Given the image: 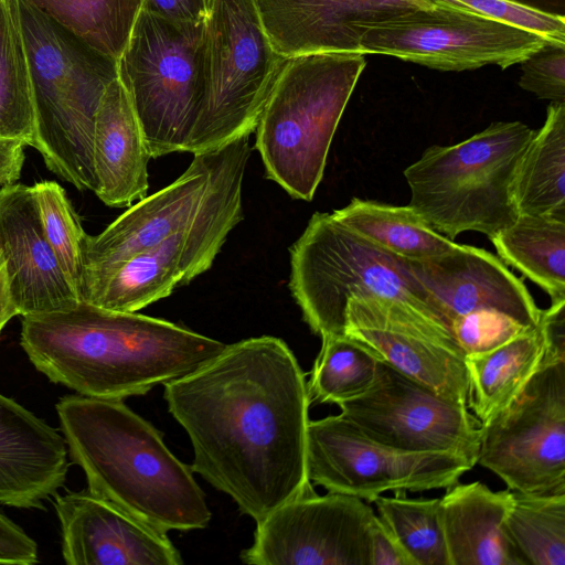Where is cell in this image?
I'll use <instances>...</instances> for the list:
<instances>
[{"mask_svg":"<svg viewBox=\"0 0 565 565\" xmlns=\"http://www.w3.org/2000/svg\"><path fill=\"white\" fill-rule=\"evenodd\" d=\"M150 159L142 129L119 77L106 87L95 116L93 167L97 198L129 206L147 196Z\"/></svg>","mask_w":565,"mask_h":565,"instance_id":"obj_23","label":"cell"},{"mask_svg":"<svg viewBox=\"0 0 565 565\" xmlns=\"http://www.w3.org/2000/svg\"><path fill=\"white\" fill-rule=\"evenodd\" d=\"M38 563L36 543L15 523L0 513V564Z\"/></svg>","mask_w":565,"mask_h":565,"instance_id":"obj_38","label":"cell"},{"mask_svg":"<svg viewBox=\"0 0 565 565\" xmlns=\"http://www.w3.org/2000/svg\"><path fill=\"white\" fill-rule=\"evenodd\" d=\"M344 333L403 374L467 405L465 353L452 333L401 301L366 296L349 300Z\"/></svg>","mask_w":565,"mask_h":565,"instance_id":"obj_17","label":"cell"},{"mask_svg":"<svg viewBox=\"0 0 565 565\" xmlns=\"http://www.w3.org/2000/svg\"><path fill=\"white\" fill-rule=\"evenodd\" d=\"M275 51L290 57L313 53H362L360 23L391 19L425 0H254ZM363 54V53H362Z\"/></svg>","mask_w":565,"mask_h":565,"instance_id":"obj_20","label":"cell"},{"mask_svg":"<svg viewBox=\"0 0 565 565\" xmlns=\"http://www.w3.org/2000/svg\"><path fill=\"white\" fill-rule=\"evenodd\" d=\"M34 113L28 60L14 0H0V139L31 146Z\"/></svg>","mask_w":565,"mask_h":565,"instance_id":"obj_31","label":"cell"},{"mask_svg":"<svg viewBox=\"0 0 565 565\" xmlns=\"http://www.w3.org/2000/svg\"><path fill=\"white\" fill-rule=\"evenodd\" d=\"M373 503L414 565H450L440 498L381 494Z\"/></svg>","mask_w":565,"mask_h":565,"instance_id":"obj_33","label":"cell"},{"mask_svg":"<svg viewBox=\"0 0 565 565\" xmlns=\"http://www.w3.org/2000/svg\"><path fill=\"white\" fill-rule=\"evenodd\" d=\"M519 214L565 211V103H551L522 153L512 181Z\"/></svg>","mask_w":565,"mask_h":565,"instance_id":"obj_27","label":"cell"},{"mask_svg":"<svg viewBox=\"0 0 565 565\" xmlns=\"http://www.w3.org/2000/svg\"><path fill=\"white\" fill-rule=\"evenodd\" d=\"M520 64L521 88L551 103H565V46L546 43Z\"/></svg>","mask_w":565,"mask_h":565,"instance_id":"obj_37","label":"cell"},{"mask_svg":"<svg viewBox=\"0 0 565 565\" xmlns=\"http://www.w3.org/2000/svg\"><path fill=\"white\" fill-rule=\"evenodd\" d=\"M374 441L408 452H451L478 461L481 424L466 404L444 397L379 360L372 385L338 404Z\"/></svg>","mask_w":565,"mask_h":565,"instance_id":"obj_14","label":"cell"},{"mask_svg":"<svg viewBox=\"0 0 565 565\" xmlns=\"http://www.w3.org/2000/svg\"><path fill=\"white\" fill-rule=\"evenodd\" d=\"M14 1L34 113L30 147L55 175L94 192L95 116L106 87L118 77L117 60L24 1Z\"/></svg>","mask_w":565,"mask_h":565,"instance_id":"obj_4","label":"cell"},{"mask_svg":"<svg viewBox=\"0 0 565 565\" xmlns=\"http://www.w3.org/2000/svg\"><path fill=\"white\" fill-rule=\"evenodd\" d=\"M374 515L360 498L312 491L257 521L241 558L252 565H371Z\"/></svg>","mask_w":565,"mask_h":565,"instance_id":"obj_15","label":"cell"},{"mask_svg":"<svg viewBox=\"0 0 565 565\" xmlns=\"http://www.w3.org/2000/svg\"><path fill=\"white\" fill-rule=\"evenodd\" d=\"M333 217L377 246L403 258L443 255L459 244L436 232L412 206L353 198Z\"/></svg>","mask_w":565,"mask_h":565,"instance_id":"obj_28","label":"cell"},{"mask_svg":"<svg viewBox=\"0 0 565 565\" xmlns=\"http://www.w3.org/2000/svg\"><path fill=\"white\" fill-rule=\"evenodd\" d=\"M0 254L20 316L65 310L82 301L44 235L30 185L0 188Z\"/></svg>","mask_w":565,"mask_h":565,"instance_id":"obj_21","label":"cell"},{"mask_svg":"<svg viewBox=\"0 0 565 565\" xmlns=\"http://www.w3.org/2000/svg\"><path fill=\"white\" fill-rule=\"evenodd\" d=\"M98 52L118 60L142 0H22Z\"/></svg>","mask_w":565,"mask_h":565,"instance_id":"obj_29","label":"cell"},{"mask_svg":"<svg viewBox=\"0 0 565 565\" xmlns=\"http://www.w3.org/2000/svg\"><path fill=\"white\" fill-rule=\"evenodd\" d=\"M450 328L465 355L492 351L532 329L494 310H478L457 316L452 318Z\"/></svg>","mask_w":565,"mask_h":565,"instance_id":"obj_36","label":"cell"},{"mask_svg":"<svg viewBox=\"0 0 565 565\" xmlns=\"http://www.w3.org/2000/svg\"><path fill=\"white\" fill-rule=\"evenodd\" d=\"M490 241L499 258L540 286L552 302L565 300V211L519 214Z\"/></svg>","mask_w":565,"mask_h":565,"instance_id":"obj_26","label":"cell"},{"mask_svg":"<svg viewBox=\"0 0 565 565\" xmlns=\"http://www.w3.org/2000/svg\"><path fill=\"white\" fill-rule=\"evenodd\" d=\"M535 130L497 121L451 146L434 145L404 170L412 206L436 232L489 238L519 216L512 199L518 162Z\"/></svg>","mask_w":565,"mask_h":565,"instance_id":"obj_7","label":"cell"},{"mask_svg":"<svg viewBox=\"0 0 565 565\" xmlns=\"http://www.w3.org/2000/svg\"><path fill=\"white\" fill-rule=\"evenodd\" d=\"M472 467L451 452H408L374 441L341 414L309 420L307 428L309 480L366 502L386 491L447 489Z\"/></svg>","mask_w":565,"mask_h":565,"instance_id":"obj_12","label":"cell"},{"mask_svg":"<svg viewBox=\"0 0 565 565\" xmlns=\"http://www.w3.org/2000/svg\"><path fill=\"white\" fill-rule=\"evenodd\" d=\"M204 22H173L141 8L117 60L150 158L186 151L202 102Z\"/></svg>","mask_w":565,"mask_h":565,"instance_id":"obj_9","label":"cell"},{"mask_svg":"<svg viewBox=\"0 0 565 565\" xmlns=\"http://www.w3.org/2000/svg\"><path fill=\"white\" fill-rule=\"evenodd\" d=\"M56 412L92 493L163 532L207 526L211 512L190 466L122 399L67 395Z\"/></svg>","mask_w":565,"mask_h":565,"instance_id":"obj_3","label":"cell"},{"mask_svg":"<svg viewBox=\"0 0 565 565\" xmlns=\"http://www.w3.org/2000/svg\"><path fill=\"white\" fill-rule=\"evenodd\" d=\"M545 349L537 324L492 351L465 356L467 407L481 426L490 423L523 390L541 366Z\"/></svg>","mask_w":565,"mask_h":565,"instance_id":"obj_25","label":"cell"},{"mask_svg":"<svg viewBox=\"0 0 565 565\" xmlns=\"http://www.w3.org/2000/svg\"><path fill=\"white\" fill-rule=\"evenodd\" d=\"M68 565H180L167 536L88 489L54 494Z\"/></svg>","mask_w":565,"mask_h":565,"instance_id":"obj_18","label":"cell"},{"mask_svg":"<svg viewBox=\"0 0 565 565\" xmlns=\"http://www.w3.org/2000/svg\"><path fill=\"white\" fill-rule=\"evenodd\" d=\"M534 32L550 43L565 46V17L541 12L509 0H425Z\"/></svg>","mask_w":565,"mask_h":565,"instance_id":"obj_35","label":"cell"},{"mask_svg":"<svg viewBox=\"0 0 565 565\" xmlns=\"http://www.w3.org/2000/svg\"><path fill=\"white\" fill-rule=\"evenodd\" d=\"M290 269L291 294L303 320L321 338L343 334L349 300L366 296L401 301L451 332L406 258L364 238L331 213L311 216L290 248Z\"/></svg>","mask_w":565,"mask_h":565,"instance_id":"obj_6","label":"cell"},{"mask_svg":"<svg viewBox=\"0 0 565 565\" xmlns=\"http://www.w3.org/2000/svg\"><path fill=\"white\" fill-rule=\"evenodd\" d=\"M64 437L33 413L0 394V503L44 509L67 472Z\"/></svg>","mask_w":565,"mask_h":565,"instance_id":"obj_22","label":"cell"},{"mask_svg":"<svg viewBox=\"0 0 565 565\" xmlns=\"http://www.w3.org/2000/svg\"><path fill=\"white\" fill-rule=\"evenodd\" d=\"M518 4L525 6L527 8L565 17V0H509Z\"/></svg>","mask_w":565,"mask_h":565,"instance_id":"obj_44","label":"cell"},{"mask_svg":"<svg viewBox=\"0 0 565 565\" xmlns=\"http://www.w3.org/2000/svg\"><path fill=\"white\" fill-rule=\"evenodd\" d=\"M285 58L273 47L254 0H213L204 22L202 102L186 151L249 136Z\"/></svg>","mask_w":565,"mask_h":565,"instance_id":"obj_8","label":"cell"},{"mask_svg":"<svg viewBox=\"0 0 565 565\" xmlns=\"http://www.w3.org/2000/svg\"><path fill=\"white\" fill-rule=\"evenodd\" d=\"M18 315L19 310L11 295L6 264L0 254V333L3 327Z\"/></svg>","mask_w":565,"mask_h":565,"instance_id":"obj_43","label":"cell"},{"mask_svg":"<svg viewBox=\"0 0 565 565\" xmlns=\"http://www.w3.org/2000/svg\"><path fill=\"white\" fill-rule=\"evenodd\" d=\"M1 188V186H0Z\"/></svg>","mask_w":565,"mask_h":565,"instance_id":"obj_45","label":"cell"},{"mask_svg":"<svg viewBox=\"0 0 565 565\" xmlns=\"http://www.w3.org/2000/svg\"><path fill=\"white\" fill-rule=\"evenodd\" d=\"M512 500V490L480 481L447 488L440 507L450 565H525L504 526Z\"/></svg>","mask_w":565,"mask_h":565,"instance_id":"obj_24","label":"cell"},{"mask_svg":"<svg viewBox=\"0 0 565 565\" xmlns=\"http://www.w3.org/2000/svg\"><path fill=\"white\" fill-rule=\"evenodd\" d=\"M247 162L230 171L191 223L85 285L82 300L108 310L137 312L210 269L230 232L243 220Z\"/></svg>","mask_w":565,"mask_h":565,"instance_id":"obj_10","label":"cell"},{"mask_svg":"<svg viewBox=\"0 0 565 565\" xmlns=\"http://www.w3.org/2000/svg\"><path fill=\"white\" fill-rule=\"evenodd\" d=\"M30 188L44 235L65 278L82 299L88 234L58 183L40 181Z\"/></svg>","mask_w":565,"mask_h":565,"instance_id":"obj_34","label":"cell"},{"mask_svg":"<svg viewBox=\"0 0 565 565\" xmlns=\"http://www.w3.org/2000/svg\"><path fill=\"white\" fill-rule=\"evenodd\" d=\"M321 339L322 345L307 382L310 403L338 405L364 393L374 381L377 355L345 333Z\"/></svg>","mask_w":565,"mask_h":565,"instance_id":"obj_32","label":"cell"},{"mask_svg":"<svg viewBox=\"0 0 565 565\" xmlns=\"http://www.w3.org/2000/svg\"><path fill=\"white\" fill-rule=\"evenodd\" d=\"M250 150L249 136H244L193 153L190 166L175 181L138 201L99 234L87 235L83 288L191 223L230 171L249 159Z\"/></svg>","mask_w":565,"mask_h":565,"instance_id":"obj_16","label":"cell"},{"mask_svg":"<svg viewBox=\"0 0 565 565\" xmlns=\"http://www.w3.org/2000/svg\"><path fill=\"white\" fill-rule=\"evenodd\" d=\"M366 65L362 53L286 57L256 125L266 177L291 198L311 201L334 132Z\"/></svg>","mask_w":565,"mask_h":565,"instance_id":"obj_5","label":"cell"},{"mask_svg":"<svg viewBox=\"0 0 565 565\" xmlns=\"http://www.w3.org/2000/svg\"><path fill=\"white\" fill-rule=\"evenodd\" d=\"M168 409L186 431L191 470L256 522L313 490L307 472L309 394L292 351L262 335L227 344L167 382Z\"/></svg>","mask_w":565,"mask_h":565,"instance_id":"obj_1","label":"cell"},{"mask_svg":"<svg viewBox=\"0 0 565 565\" xmlns=\"http://www.w3.org/2000/svg\"><path fill=\"white\" fill-rule=\"evenodd\" d=\"M512 493L504 526L525 565H565V493Z\"/></svg>","mask_w":565,"mask_h":565,"instance_id":"obj_30","label":"cell"},{"mask_svg":"<svg viewBox=\"0 0 565 565\" xmlns=\"http://www.w3.org/2000/svg\"><path fill=\"white\" fill-rule=\"evenodd\" d=\"M213 0H142V9L173 22H204Z\"/></svg>","mask_w":565,"mask_h":565,"instance_id":"obj_39","label":"cell"},{"mask_svg":"<svg viewBox=\"0 0 565 565\" xmlns=\"http://www.w3.org/2000/svg\"><path fill=\"white\" fill-rule=\"evenodd\" d=\"M539 326L545 340V355L565 358V300L541 310Z\"/></svg>","mask_w":565,"mask_h":565,"instance_id":"obj_41","label":"cell"},{"mask_svg":"<svg viewBox=\"0 0 565 565\" xmlns=\"http://www.w3.org/2000/svg\"><path fill=\"white\" fill-rule=\"evenodd\" d=\"M477 463L512 491L565 493V358L544 355L516 397L481 426Z\"/></svg>","mask_w":565,"mask_h":565,"instance_id":"obj_11","label":"cell"},{"mask_svg":"<svg viewBox=\"0 0 565 565\" xmlns=\"http://www.w3.org/2000/svg\"><path fill=\"white\" fill-rule=\"evenodd\" d=\"M371 565H414L393 533L376 514L371 524Z\"/></svg>","mask_w":565,"mask_h":565,"instance_id":"obj_40","label":"cell"},{"mask_svg":"<svg viewBox=\"0 0 565 565\" xmlns=\"http://www.w3.org/2000/svg\"><path fill=\"white\" fill-rule=\"evenodd\" d=\"M20 344L50 381L105 399L145 395L227 347L163 319L83 300L70 309L22 316Z\"/></svg>","mask_w":565,"mask_h":565,"instance_id":"obj_2","label":"cell"},{"mask_svg":"<svg viewBox=\"0 0 565 565\" xmlns=\"http://www.w3.org/2000/svg\"><path fill=\"white\" fill-rule=\"evenodd\" d=\"M361 26L364 55H391L439 71L504 70L550 43L525 29L440 4Z\"/></svg>","mask_w":565,"mask_h":565,"instance_id":"obj_13","label":"cell"},{"mask_svg":"<svg viewBox=\"0 0 565 565\" xmlns=\"http://www.w3.org/2000/svg\"><path fill=\"white\" fill-rule=\"evenodd\" d=\"M25 147L21 140L0 139V186L15 183L20 179Z\"/></svg>","mask_w":565,"mask_h":565,"instance_id":"obj_42","label":"cell"},{"mask_svg":"<svg viewBox=\"0 0 565 565\" xmlns=\"http://www.w3.org/2000/svg\"><path fill=\"white\" fill-rule=\"evenodd\" d=\"M406 262L449 323L478 310L502 312L526 328L540 322L541 309L523 281L483 248L459 244L443 255Z\"/></svg>","mask_w":565,"mask_h":565,"instance_id":"obj_19","label":"cell"}]
</instances>
